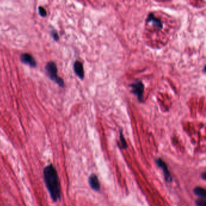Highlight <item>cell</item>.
I'll return each mask as SVG.
<instances>
[{
	"mask_svg": "<svg viewBox=\"0 0 206 206\" xmlns=\"http://www.w3.org/2000/svg\"><path fill=\"white\" fill-rule=\"evenodd\" d=\"M44 179L50 195L54 201L60 199L61 188L56 169L50 164L44 169Z\"/></svg>",
	"mask_w": 206,
	"mask_h": 206,
	"instance_id": "cell-1",
	"label": "cell"
},
{
	"mask_svg": "<svg viewBox=\"0 0 206 206\" xmlns=\"http://www.w3.org/2000/svg\"><path fill=\"white\" fill-rule=\"evenodd\" d=\"M46 71L48 77L53 81L55 82L59 86L63 88L65 86L63 79L57 76V68L56 63L50 61L48 62L46 66Z\"/></svg>",
	"mask_w": 206,
	"mask_h": 206,
	"instance_id": "cell-2",
	"label": "cell"
},
{
	"mask_svg": "<svg viewBox=\"0 0 206 206\" xmlns=\"http://www.w3.org/2000/svg\"><path fill=\"white\" fill-rule=\"evenodd\" d=\"M131 88V93L136 96L138 101L143 102V94L145 91V85L140 80H136L129 85Z\"/></svg>",
	"mask_w": 206,
	"mask_h": 206,
	"instance_id": "cell-3",
	"label": "cell"
},
{
	"mask_svg": "<svg viewBox=\"0 0 206 206\" xmlns=\"http://www.w3.org/2000/svg\"><path fill=\"white\" fill-rule=\"evenodd\" d=\"M155 163L157 165L163 170L166 181L167 182H171L172 181V178L165 162L161 159H157L155 160Z\"/></svg>",
	"mask_w": 206,
	"mask_h": 206,
	"instance_id": "cell-4",
	"label": "cell"
},
{
	"mask_svg": "<svg viewBox=\"0 0 206 206\" xmlns=\"http://www.w3.org/2000/svg\"><path fill=\"white\" fill-rule=\"evenodd\" d=\"M20 60L21 61L26 65L35 68L37 66V62L35 59V58L33 57V56L27 53H24L21 55L20 56Z\"/></svg>",
	"mask_w": 206,
	"mask_h": 206,
	"instance_id": "cell-5",
	"label": "cell"
},
{
	"mask_svg": "<svg viewBox=\"0 0 206 206\" xmlns=\"http://www.w3.org/2000/svg\"><path fill=\"white\" fill-rule=\"evenodd\" d=\"M73 69L76 75L79 77V79L83 80L84 79L85 73L82 62L79 61H76L73 65Z\"/></svg>",
	"mask_w": 206,
	"mask_h": 206,
	"instance_id": "cell-6",
	"label": "cell"
},
{
	"mask_svg": "<svg viewBox=\"0 0 206 206\" xmlns=\"http://www.w3.org/2000/svg\"><path fill=\"white\" fill-rule=\"evenodd\" d=\"M146 21V22H151L153 26L159 29H161L163 27L161 21L153 13H150L148 14Z\"/></svg>",
	"mask_w": 206,
	"mask_h": 206,
	"instance_id": "cell-7",
	"label": "cell"
},
{
	"mask_svg": "<svg viewBox=\"0 0 206 206\" xmlns=\"http://www.w3.org/2000/svg\"><path fill=\"white\" fill-rule=\"evenodd\" d=\"M88 183L91 188L95 191H99L100 190V183L96 175L91 174L88 178Z\"/></svg>",
	"mask_w": 206,
	"mask_h": 206,
	"instance_id": "cell-8",
	"label": "cell"
},
{
	"mask_svg": "<svg viewBox=\"0 0 206 206\" xmlns=\"http://www.w3.org/2000/svg\"><path fill=\"white\" fill-rule=\"evenodd\" d=\"M194 192L196 195L200 197L201 198H206V190L204 189H203V187H195L194 190Z\"/></svg>",
	"mask_w": 206,
	"mask_h": 206,
	"instance_id": "cell-9",
	"label": "cell"
},
{
	"mask_svg": "<svg viewBox=\"0 0 206 206\" xmlns=\"http://www.w3.org/2000/svg\"><path fill=\"white\" fill-rule=\"evenodd\" d=\"M120 146L122 147V148L123 149H126L128 147V145H127L126 141L125 139V137L123 135L122 131H120Z\"/></svg>",
	"mask_w": 206,
	"mask_h": 206,
	"instance_id": "cell-10",
	"label": "cell"
},
{
	"mask_svg": "<svg viewBox=\"0 0 206 206\" xmlns=\"http://www.w3.org/2000/svg\"><path fill=\"white\" fill-rule=\"evenodd\" d=\"M39 13L41 17H46L47 16V10H46V9L42 6H39Z\"/></svg>",
	"mask_w": 206,
	"mask_h": 206,
	"instance_id": "cell-11",
	"label": "cell"
},
{
	"mask_svg": "<svg viewBox=\"0 0 206 206\" xmlns=\"http://www.w3.org/2000/svg\"><path fill=\"white\" fill-rule=\"evenodd\" d=\"M196 204L197 206H206V201L205 198H198L196 200Z\"/></svg>",
	"mask_w": 206,
	"mask_h": 206,
	"instance_id": "cell-12",
	"label": "cell"
},
{
	"mask_svg": "<svg viewBox=\"0 0 206 206\" xmlns=\"http://www.w3.org/2000/svg\"><path fill=\"white\" fill-rule=\"evenodd\" d=\"M51 35L52 37L53 38V39L56 41H58L59 39V35L57 33V32H56L55 30H52L51 32Z\"/></svg>",
	"mask_w": 206,
	"mask_h": 206,
	"instance_id": "cell-13",
	"label": "cell"
},
{
	"mask_svg": "<svg viewBox=\"0 0 206 206\" xmlns=\"http://www.w3.org/2000/svg\"><path fill=\"white\" fill-rule=\"evenodd\" d=\"M201 178H203L204 180H206V172H203L201 174Z\"/></svg>",
	"mask_w": 206,
	"mask_h": 206,
	"instance_id": "cell-14",
	"label": "cell"
}]
</instances>
